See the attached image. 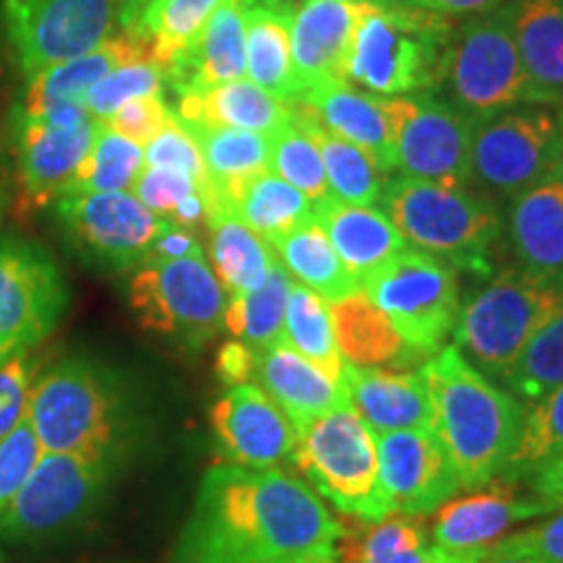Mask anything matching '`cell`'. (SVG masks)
<instances>
[{
  "instance_id": "1",
  "label": "cell",
  "mask_w": 563,
  "mask_h": 563,
  "mask_svg": "<svg viewBox=\"0 0 563 563\" xmlns=\"http://www.w3.org/2000/svg\"><path fill=\"white\" fill-rule=\"evenodd\" d=\"M336 538L340 519L298 475L214 462L170 563H279L329 551Z\"/></svg>"
},
{
  "instance_id": "2",
  "label": "cell",
  "mask_w": 563,
  "mask_h": 563,
  "mask_svg": "<svg viewBox=\"0 0 563 563\" xmlns=\"http://www.w3.org/2000/svg\"><path fill=\"white\" fill-rule=\"evenodd\" d=\"M433 405L431 431L452 460L464 490L501 481L517 452L527 405L483 376L454 344L420 365Z\"/></svg>"
},
{
  "instance_id": "3",
  "label": "cell",
  "mask_w": 563,
  "mask_h": 563,
  "mask_svg": "<svg viewBox=\"0 0 563 563\" xmlns=\"http://www.w3.org/2000/svg\"><path fill=\"white\" fill-rule=\"evenodd\" d=\"M40 452L123 464L133 415L121 378L89 357H63L37 373L24 410Z\"/></svg>"
},
{
  "instance_id": "4",
  "label": "cell",
  "mask_w": 563,
  "mask_h": 563,
  "mask_svg": "<svg viewBox=\"0 0 563 563\" xmlns=\"http://www.w3.org/2000/svg\"><path fill=\"white\" fill-rule=\"evenodd\" d=\"M382 203L407 245L433 253L456 272L493 277L504 220L488 196L399 175L384 186Z\"/></svg>"
},
{
  "instance_id": "5",
  "label": "cell",
  "mask_w": 563,
  "mask_h": 563,
  "mask_svg": "<svg viewBox=\"0 0 563 563\" xmlns=\"http://www.w3.org/2000/svg\"><path fill=\"white\" fill-rule=\"evenodd\" d=\"M452 24L415 5L368 0L352 30L350 81L373 95H410L446 79Z\"/></svg>"
},
{
  "instance_id": "6",
  "label": "cell",
  "mask_w": 563,
  "mask_h": 563,
  "mask_svg": "<svg viewBox=\"0 0 563 563\" xmlns=\"http://www.w3.org/2000/svg\"><path fill=\"white\" fill-rule=\"evenodd\" d=\"M295 431L290 464L316 496L363 522L391 514L378 475L376 433L350 405L302 422Z\"/></svg>"
},
{
  "instance_id": "7",
  "label": "cell",
  "mask_w": 563,
  "mask_h": 563,
  "mask_svg": "<svg viewBox=\"0 0 563 563\" xmlns=\"http://www.w3.org/2000/svg\"><path fill=\"white\" fill-rule=\"evenodd\" d=\"M561 306V285L509 266L493 274L488 285L460 308L454 347L483 376L504 384L525 344Z\"/></svg>"
},
{
  "instance_id": "8",
  "label": "cell",
  "mask_w": 563,
  "mask_h": 563,
  "mask_svg": "<svg viewBox=\"0 0 563 563\" xmlns=\"http://www.w3.org/2000/svg\"><path fill=\"white\" fill-rule=\"evenodd\" d=\"M121 464L42 452L0 514L3 543H51L81 530L100 511Z\"/></svg>"
},
{
  "instance_id": "9",
  "label": "cell",
  "mask_w": 563,
  "mask_h": 563,
  "mask_svg": "<svg viewBox=\"0 0 563 563\" xmlns=\"http://www.w3.org/2000/svg\"><path fill=\"white\" fill-rule=\"evenodd\" d=\"M361 290L422 357L443 347L462 308L460 272L412 245L376 266L361 282Z\"/></svg>"
},
{
  "instance_id": "10",
  "label": "cell",
  "mask_w": 563,
  "mask_h": 563,
  "mask_svg": "<svg viewBox=\"0 0 563 563\" xmlns=\"http://www.w3.org/2000/svg\"><path fill=\"white\" fill-rule=\"evenodd\" d=\"M129 302L146 332L196 355L222 332L228 292L207 256H188L136 266L129 282Z\"/></svg>"
},
{
  "instance_id": "11",
  "label": "cell",
  "mask_w": 563,
  "mask_h": 563,
  "mask_svg": "<svg viewBox=\"0 0 563 563\" xmlns=\"http://www.w3.org/2000/svg\"><path fill=\"white\" fill-rule=\"evenodd\" d=\"M446 81L456 108L473 121H485L519 104H532L530 81L514 40L509 3L470 19L454 34Z\"/></svg>"
},
{
  "instance_id": "12",
  "label": "cell",
  "mask_w": 563,
  "mask_h": 563,
  "mask_svg": "<svg viewBox=\"0 0 563 563\" xmlns=\"http://www.w3.org/2000/svg\"><path fill=\"white\" fill-rule=\"evenodd\" d=\"M121 0H0V37L26 79L95 51L115 30Z\"/></svg>"
},
{
  "instance_id": "13",
  "label": "cell",
  "mask_w": 563,
  "mask_h": 563,
  "mask_svg": "<svg viewBox=\"0 0 563 563\" xmlns=\"http://www.w3.org/2000/svg\"><path fill=\"white\" fill-rule=\"evenodd\" d=\"M473 180L485 191L517 196L561 173V129L551 104H519L485 118L473 133Z\"/></svg>"
},
{
  "instance_id": "14",
  "label": "cell",
  "mask_w": 563,
  "mask_h": 563,
  "mask_svg": "<svg viewBox=\"0 0 563 563\" xmlns=\"http://www.w3.org/2000/svg\"><path fill=\"white\" fill-rule=\"evenodd\" d=\"M68 308L55 258L26 238H0V365L37 352Z\"/></svg>"
},
{
  "instance_id": "15",
  "label": "cell",
  "mask_w": 563,
  "mask_h": 563,
  "mask_svg": "<svg viewBox=\"0 0 563 563\" xmlns=\"http://www.w3.org/2000/svg\"><path fill=\"white\" fill-rule=\"evenodd\" d=\"M55 220L74 251L110 272L144 264L152 243L170 224L129 191L63 196L55 201Z\"/></svg>"
},
{
  "instance_id": "16",
  "label": "cell",
  "mask_w": 563,
  "mask_h": 563,
  "mask_svg": "<svg viewBox=\"0 0 563 563\" xmlns=\"http://www.w3.org/2000/svg\"><path fill=\"white\" fill-rule=\"evenodd\" d=\"M97 129L100 121L79 129H63L26 115L19 104L13 108L9 118V150L21 209H45L68 194L76 170L95 144Z\"/></svg>"
},
{
  "instance_id": "17",
  "label": "cell",
  "mask_w": 563,
  "mask_h": 563,
  "mask_svg": "<svg viewBox=\"0 0 563 563\" xmlns=\"http://www.w3.org/2000/svg\"><path fill=\"white\" fill-rule=\"evenodd\" d=\"M475 121L456 104L431 95L407 97L397 136V167L402 175L443 186H470L473 180Z\"/></svg>"
},
{
  "instance_id": "18",
  "label": "cell",
  "mask_w": 563,
  "mask_h": 563,
  "mask_svg": "<svg viewBox=\"0 0 563 563\" xmlns=\"http://www.w3.org/2000/svg\"><path fill=\"white\" fill-rule=\"evenodd\" d=\"M209 426L222 462L269 470L290 460L292 420L258 384L228 386L209 410Z\"/></svg>"
},
{
  "instance_id": "19",
  "label": "cell",
  "mask_w": 563,
  "mask_h": 563,
  "mask_svg": "<svg viewBox=\"0 0 563 563\" xmlns=\"http://www.w3.org/2000/svg\"><path fill=\"white\" fill-rule=\"evenodd\" d=\"M376 452L391 511L422 517L462 490L460 475L431 428L376 433Z\"/></svg>"
},
{
  "instance_id": "20",
  "label": "cell",
  "mask_w": 563,
  "mask_h": 563,
  "mask_svg": "<svg viewBox=\"0 0 563 563\" xmlns=\"http://www.w3.org/2000/svg\"><path fill=\"white\" fill-rule=\"evenodd\" d=\"M551 506L532 496L522 483L493 481L464 496L449 498L433 511V545L446 551L490 548L506 538L514 525L548 517Z\"/></svg>"
},
{
  "instance_id": "21",
  "label": "cell",
  "mask_w": 563,
  "mask_h": 563,
  "mask_svg": "<svg viewBox=\"0 0 563 563\" xmlns=\"http://www.w3.org/2000/svg\"><path fill=\"white\" fill-rule=\"evenodd\" d=\"M321 125L363 150L382 173L397 167V136L407 97H382L357 91L350 81L329 84L300 95L298 100Z\"/></svg>"
},
{
  "instance_id": "22",
  "label": "cell",
  "mask_w": 563,
  "mask_h": 563,
  "mask_svg": "<svg viewBox=\"0 0 563 563\" xmlns=\"http://www.w3.org/2000/svg\"><path fill=\"white\" fill-rule=\"evenodd\" d=\"M365 3L368 0H302L292 9L290 51L300 95L350 81L352 30Z\"/></svg>"
},
{
  "instance_id": "23",
  "label": "cell",
  "mask_w": 563,
  "mask_h": 563,
  "mask_svg": "<svg viewBox=\"0 0 563 563\" xmlns=\"http://www.w3.org/2000/svg\"><path fill=\"white\" fill-rule=\"evenodd\" d=\"M342 391L373 433L418 431L433 426L426 378L410 368H357L344 363Z\"/></svg>"
},
{
  "instance_id": "24",
  "label": "cell",
  "mask_w": 563,
  "mask_h": 563,
  "mask_svg": "<svg viewBox=\"0 0 563 563\" xmlns=\"http://www.w3.org/2000/svg\"><path fill=\"white\" fill-rule=\"evenodd\" d=\"M506 238L517 269L563 287V170L514 196Z\"/></svg>"
},
{
  "instance_id": "25",
  "label": "cell",
  "mask_w": 563,
  "mask_h": 563,
  "mask_svg": "<svg viewBox=\"0 0 563 563\" xmlns=\"http://www.w3.org/2000/svg\"><path fill=\"white\" fill-rule=\"evenodd\" d=\"M253 378L287 412L295 428L347 405L342 382H334L282 340L256 350Z\"/></svg>"
},
{
  "instance_id": "26",
  "label": "cell",
  "mask_w": 563,
  "mask_h": 563,
  "mask_svg": "<svg viewBox=\"0 0 563 563\" xmlns=\"http://www.w3.org/2000/svg\"><path fill=\"white\" fill-rule=\"evenodd\" d=\"M175 115L183 123L222 125L272 139L295 121V102L277 100L253 81L238 79L207 89L180 91Z\"/></svg>"
},
{
  "instance_id": "27",
  "label": "cell",
  "mask_w": 563,
  "mask_h": 563,
  "mask_svg": "<svg viewBox=\"0 0 563 563\" xmlns=\"http://www.w3.org/2000/svg\"><path fill=\"white\" fill-rule=\"evenodd\" d=\"M245 76V0H224L165 81L178 91L207 89Z\"/></svg>"
},
{
  "instance_id": "28",
  "label": "cell",
  "mask_w": 563,
  "mask_h": 563,
  "mask_svg": "<svg viewBox=\"0 0 563 563\" xmlns=\"http://www.w3.org/2000/svg\"><path fill=\"white\" fill-rule=\"evenodd\" d=\"M141 58H152L150 42L133 32L115 34V37H108L102 45H97L95 51L79 55V58H70L34 74L26 84L24 100L19 102V108L30 112V115H37L40 110L58 102L84 104L89 89L97 81H102L104 76L125 66V63Z\"/></svg>"
},
{
  "instance_id": "29",
  "label": "cell",
  "mask_w": 563,
  "mask_h": 563,
  "mask_svg": "<svg viewBox=\"0 0 563 563\" xmlns=\"http://www.w3.org/2000/svg\"><path fill=\"white\" fill-rule=\"evenodd\" d=\"M509 5L532 104L563 102V0H511Z\"/></svg>"
},
{
  "instance_id": "30",
  "label": "cell",
  "mask_w": 563,
  "mask_h": 563,
  "mask_svg": "<svg viewBox=\"0 0 563 563\" xmlns=\"http://www.w3.org/2000/svg\"><path fill=\"white\" fill-rule=\"evenodd\" d=\"M183 125L199 144L203 167H207V188L201 196L207 201L209 217L224 211L243 183L269 170V136L241 129H222V125Z\"/></svg>"
},
{
  "instance_id": "31",
  "label": "cell",
  "mask_w": 563,
  "mask_h": 563,
  "mask_svg": "<svg viewBox=\"0 0 563 563\" xmlns=\"http://www.w3.org/2000/svg\"><path fill=\"white\" fill-rule=\"evenodd\" d=\"M329 311L344 363L357 368H412L415 363H426L363 290L329 302Z\"/></svg>"
},
{
  "instance_id": "32",
  "label": "cell",
  "mask_w": 563,
  "mask_h": 563,
  "mask_svg": "<svg viewBox=\"0 0 563 563\" xmlns=\"http://www.w3.org/2000/svg\"><path fill=\"white\" fill-rule=\"evenodd\" d=\"M316 220L332 241L336 256L357 285L394 253L407 249L405 238L394 228L384 209L352 207L336 199L316 207Z\"/></svg>"
},
{
  "instance_id": "33",
  "label": "cell",
  "mask_w": 563,
  "mask_h": 563,
  "mask_svg": "<svg viewBox=\"0 0 563 563\" xmlns=\"http://www.w3.org/2000/svg\"><path fill=\"white\" fill-rule=\"evenodd\" d=\"M292 9L282 0H245V74L272 97L295 102L300 84L290 51Z\"/></svg>"
},
{
  "instance_id": "34",
  "label": "cell",
  "mask_w": 563,
  "mask_h": 563,
  "mask_svg": "<svg viewBox=\"0 0 563 563\" xmlns=\"http://www.w3.org/2000/svg\"><path fill=\"white\" fill-rule=\"evenodd\" d=\"M428 525L420 517L391 511L378 522L340 519L334 555L340 563H426Z\"/></svg>"
},
{
  "instance_id": "35",
  "label": "cell",
  "mask_w": 563,
  "mask_h": 563,
  "mask_svg": "<svg viewBox=\"0 0 563 563\" xmlns=\"http://www.w3.org/2000/svg\"><path fill=\"white\" fill-rule=\"evenodd\" d=\"M207 230L211 272L220 279L222 290L228 295L258 290L279 262L272 245L230 211L211 214Z\"/></svg>"
},
{
  "instance_id": "36",
  "label": "cell",
  "mask_w": 563,
  "mask_h": 563,
  "mask_svg": "<svg viewBox=\"0 0 563 563\" xmlns=\"http://www.w3.org/2000/svg\"><path fill=\"white\" fill-rule=\"evenodd\" d=\"M224 211L235 214L243 224H249L269 245L279 243L282 238L290 235L292 230H298L300 224L311 222L316 217L313 203L272 170L243 183L228 201Z\"/></svg>"
},
{
  "instance_id": "37",
  "label": "cell",
  "mask_w": 563,
  "mask_h": 563,
  "mask_svg": "<svg viewBox=\"0 0 563 563\" xmlns=\"http://www.w3.org/2000/svg\"><path fill=\"white\" fill-rule=\"evenodd\" d=\"M295 121L308 131V136L319 146L332 199L352 203V207H376L382 201L386 183L368 154L342 136H336L327 125H321L300 102H295Z\"/></svg>"
},
{
  "instance_id": "38",
  "label": "cell",
  "mask_w": 563,
  "mask_h": 563,
  "mask_svg": "<svg viewBox=\"0 0 563 563\" xmlns=\"http://www.w3.org/2000/svg\"><path fill=\"white\" fill-rule=\"evenodd\" d=\"M272 249L292 279L321 295L327 302L342 300L361 290L357 279L344 269L332 241H329V235L316 217L311 222L300 224L298 230H292L290 235L282 238L279 243H274Z\"/></svg>"
},
{
  "instance_id": "39",
  "label": "cell",
  "mask_w": 563,
  "mask_h": 563,
  "mask_svg": "<svg viewBox=\"0 0 563 563\" xmlns=\"http://www.w3.org/2000/svg\"><path fill=\"white\" fill-rule=\"evenodd\" d=\"M222 3L224 0H150L131 30L123 32H133L150 42L152 60L162 74H167Z\"/></svg>"
},
{
  "instance_id": "40",
  "label": "cell",
  "mask_w": 563,
  "mask_h": 563,
  "mask_svg": "<svg viewBox=\"0 0 563 563\" xmlns=\"http://www.w3.org/2000/svg\"><path fill=\"white\" fill-rule=\"evenodd\" d=\"M282 342H287L298 355L311 361L334 382H342L344 361L336 347L332 311L329 302L316 295L300 282H292L290 295H287L285 327H282Z\"/></svg>"
},
{
  "instance_id": "41",
  "label": "cell",
  "mask_w": 563,
  "mask_h": 563,
  "mask_svg": "<svg viewBox=\"0 0 563 563\" xmlns=\"http://www.w3.org/2000/svg\"><path fill=\"white\" fill-rule=\"evenodd\" d=\"M292 282L290 272L277 262L258 290L249 295H228L222 327L232 334V340H241L253 350H264L277 342L282 327H285L287 295H290Z\"/></svg>"
},
{
  "instance_id": "42",
  "label": "cell",
  "mask_w": 563,
  "mask_h": 563,
  "mask_svg": "<svg viewBox=\"0 0 563 563\" xmlns=\"http://www.w3.org/2000/svg\"><path fill=\"white\" fill-rule=\"evenodd\" d=\"M563 384V306L548 319L519 352L504 389L519 402L534 405Z\"/></svg>"
},
{
  "instance_id": "43",
  "label": "cell",
  "mask_w": 563,
  "mask_h": 563,
  "mask_svg": "<svg viewBox=\"0 0 563 563\" xmlns=\"http://www.w3.org/2000/svg\"><path fill=\"white\" fill-rule=\"evenodd\" d=\"M144 170V150L100 123L95 144L74 175L68 194L129 191Z\"/></svg>"
},
{
  "instance_id": "44",
  "label": "cell",
  "mask_w": 563,
  "mask_h": 563,
  "mask_svg": "<svg viewBox=\"0 0 563 563\" xmlns=\"http://www.w3.org/2000/svg\"><path fill=\"white\" fill-rule=\"evenodd\" d=\"M563 454V384L540 402L527 405L517 452L506 464L501 481L525 483L532 473Z\"/></svg>"
},
{
  "instance_id": "45",
  "label": "cell",
  "mask_w": 563,
  "mask_h": 563,
  "mask_svg": "<svg viewBox=\"0 0 563 563\" xmlns=\"http://www.w3.org/2000/svg\"><path fill=\"white\" fill-rule=\"evenodd\" d=\"M269 170L298 188L313 209L332 199L319 146L298 121L269 139Z\"/></svg>"
},
{
  "instance_id": "46",
  "label": "cell",
  "mask_w": 563,
  "mask_h": 563,
  "mask_svg": "<svg viewBox=\"0 0 563 563\" xmlns=\"http://www.w3.org/2000/svg\"><path fill=\"white\" fill-rule=\"evenodd\" d=\"M165 89V74L152 58H141L115 68L89 89L84 108L95 121L104 123L115 110L141 97H159Z\"/></svg>"
},
{
  "instance_id": "47",
  "label": "cell",
  "mask_w": 563,
  "mask_h": 563,
  "mask_svg": "<svg viewBox=\"0 0 563 563\" xmlns=\"http://www.w3.org/2000/svg\"><path fill=\"white\" fill-rule=\"evenodd\" d=\"M144 162L146 167H170V170L188 173L199 183V191L207 188V167H203L199 144L178 121V115H173L170 125L152 144H146Z\"/></svg>"
},
{
  "instance_id": "48",
  "label": "cell",
  "mask_w": 563,
  "mask_h": 563,
  "mask_svg": "<svg viewBox=\"0 0 563 563\" xmlns=\"http://www.w3.org/2000/svg\"><path fill=\"white\" fill-rule=\"evenodd\" d=\"M131 191L136 199L144 203L152 214H157L159 220L167 222V217L173 214L175 207L199 191V183L183 170H170V167H144L139 173L136 183L131 186Z\"/></svg>"
},
{
  "instance_id": "49",
  "label": "cell",
  "mask_w": 563,
  "mask_h": 563,
  "mask_svg": "<svg viewBox=\"0 0 563 563\" xmlns=\"http://www.w3.org/2000/svg\"><path fill=\"white\" fill-rule=\"evenodd\" d=\"M490 553L522 555L538 563H563V509L548 514L543 522L527 527L498 540Z\"/></svg>"
},
{
  "instance_id": "50",
  "label": "cell",
  "mask_w": 563,
  "mask_h": 563,
  "mask_svg": "<svg viewBox=\"0 0 563 563\" xmlns=\"http://www.w3.org/2000/svg\"><path fill=\"white\" fill-rule=\"evenodd\" d=\"M42 368L37 352L19 355L0 365V441L24 420L30 386Z\"/></svg>"
},
{
  "instance_id": "51",
  "label": "cell",
  "mask_w": 563,
  "mask_h": 563,
  "mask_svg": "<svg viewBox=\"0 0 563 563\" xmlns=\"http://www.w3.org/2000/svg\"><path fill=\"white\" fill-rule=\"evenodd\" d=\"M173 115L175 112L167 108L162 95L141 97V100H133L129 104H123L121 110L112 112L108 121H104V125H108L110 131H115L118 136L129 139L144 150L146 144H152V141L170 125Z\"/></svg>"
},
{
  "instance_id": "52",
  "label": "cell",
  "mask_w": 563,
  "mask_h": 563,
  "mask_svg": "<svg viewBox=\"0 0 563 563\" xmlns=\"http://www.w3.org/2000/svg\"><path fill=\"white\" fill-rule=\"evenodd\" d=\"M40 443L34 439L32 428L21 420L13 431L0 441V514L16 496L21 483L26 481L30 470L40 456Z\"/></svg>"
},
{
  "instance_id": "53",
  "label": "cell",
  "mask_w": 563,
  "mask_h": 563,
  "mask_svg": "<svg viewBox=\"0 0 563 563\" xmlns=\"http://www.w3.org/2000/svg\"><path fill=\"white\" fill-rule=\"evenodd\" d=\"M217 376L224 386L251 384L253 371H256V350L241 340L224 342L217 352Z\"/></svg>"
},
{
  "instance_id": "54",
  "label": "cell",
  "mask_w": 563,
  "mask_h": 563,
  "mask_svg": "<svg viewBox=\"0 0 563 563\" xmlns=\"http://www.w3.org/2000/svg\"><path fill=\"white\" fill-rule=\"evenodd\" d=\"M188 256H203L199 238H196L191 230H180L175 228V224H167V230L152 243L146 262H173V258Z\"/></svg>"
},
{
  "instance_id": "55",
  "label": "cell",
  "mask_w": 563,
  "mask_h": 563,
  "mask_svg": "<svg viewBox=\"0 0 563 563\" xmlns=\"http://www.w3.org/2000/svg\"><path fill=\"white\" fill-rule=\"evenodd\" d=\"M522 485L530 488L532 496L551 506V511L563 509V454L532 473Z\"/></svg>"
},
{
  "instance_id": "56",
  "label": "cell",
  "mask_w": 563,
  "mask_h": 563,
  "mask_svg": "<svg viewBox=\"0 0 563 563\" xmlns=\"http://www.w3.org/2000/svg\"><path fill=\"white\" fill-rule=\"evenodd\" d=\"M405 3L439 13V16H481V13L501 9L509 0H405Z\"/></svg>"
},
{
  "instance_id": "57",
  "label": "cell",
  "mask_w": 563,
  "mask_h": 563,
  "mask_svg": "<svg viewBox=\"0 0 563 563\" xmlns=\"http://www.w3.org/2000/svg\"><path fill=\"white\" fill-rule=\"evenodd\" d=\"M488 548H473V551H446V548L433 545L426 563H485Z\"/></svg>"
},
{
  "instance_id": "58",
  "label": "cell",
  "mask_w": 563,
  "mask_h": 563,
  "mask_svg": "<svg viewBox=\"0 0 563 563\" xmlns=\"http://www.w3.org/2000/svg\"><path fill=\"white\" fill-rule=\"evenodd\" d=\"M146 3H150V0H121V16H118V24H121L123 30H131V24L139 19V13Z\"/></svg>"
},
{
  "instance_id": "59",
  "label": "cell",
  "mask_w": 563,
  "mask_h": 563,
  "mask_svg": "<svg viewBox=\"0 0 563 563\" xmlns=\"http://www.w3.org/2000/svg\"><path fill=\"white\" fill-rule=\"evenodd\" d=\"M279 563H340L334 555V548H329V551H316V553H306V555H298V559H290V561H279Z\"/></svg>"
},
{
  "instance_id": "60",
  "label": "cell",
  "mask_w": 563,
  "mask_h": 563,
  "mask_svg": "<svg viewBox=\"0 0 563 563\" xmlns=\"http://www.w3.org/2000/svg\"><path fill=\"white\" fill-rule=\"evenodd\" d=\"M485 563H538V561L522 559V555H501V553L488 551V559H485Z\"/></svg>"
},
{
  "instance_id": "61",
  "label": "cell",
  "mask_w": 563,
  "mask_h": 563,
  "mask_svg": "<svg viewBox=\"0 0 563 563\" xmlns=\"http://www.w3.org/2000/svg\"><path fill=\"white\" fill-rule=\"evenodd\" d=\"M559 129H561V170H563V104H561V115H559Z\"/></svg>"
},
{
  "instance_id": "62",
  "label": "cell",
  "mask_w": 563,
  "mask_h": 563,
  "mask_svg": "<svg viewBox=\"0 0 563 563\" xmlns=\"http://www.w3.org/2000/svg\"><path fill=\"white\" fill-rule=\"evenodd\" d=\"M3 211H5V191L3 186H0V217H3Z\"/></svg>"
},
{
  "instance_id": "63",
  "label": "cell",
  "mask_w": 563,
  "mask_h": 563,
  "mask_svg": "<svg viewBox=\"0 0 563 563\" xmlns=\"http://www.w3.org/2000/svg\"><path fill=\"white\" fill-rule=\"evenodd\" d=\"M373 3H384V0H373Z\"/></svg>"
}]
</instances>
